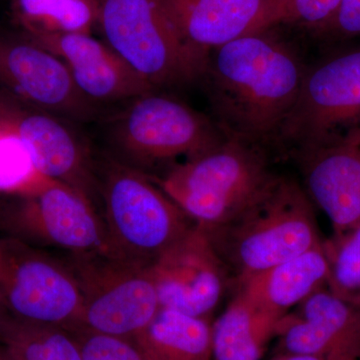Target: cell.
Masks as SVG:
<instances>
[{
  "label": "cell",
  "mask_w": 360,
  "mask_h": 360,
  "mask_svg": "<svg viewBox=\"0 0 360 360\" xmlns=\"http://www.w3.org/2000/svg\"><path fill=\"white\" fill-rule=\"evenodd\" d=\"M104 120L106 155L148 176L153 170L174 167L179 158L210 150L226 137L217 122L163 90L135 97Z\"/></svg>",
  "instance_id": "obj_3"
},
{
  "label": "cell",
  "mask_w": 360,
  "mask_h": 360,
  "mask_svg": "<svg viewBox=\"0 0 360 360\" xmlns=\"http://www.w3.org/2000/svg\"><path fill=\"white\" fill-rule=\"evenodd\" d=\"M0 89L77 124L105 111L78 90L60 58L21 32H0Z\"/></svg>",
  "instance_id": "obj_12"
},
{
  "label": "cell",
  "mask_w": 360,
  "mask_h": 360,
  "mask_svg": "<svg viewBox=\"0 0 360 360\" xmlns=\"http://www.w3.org/2000/svg\"><path fill=\"white\" fill-rule=\"evenodd\" d=\"M61 257L82 292L79 319L73 330L134 340L160 311L149 264L103 253Z\"/></svg>",
  "instance_id": "obj_8"
},
{
  "label": "cell",
  "mask_w": 360,
  "mask_h": 360,
  "mask_svg": "<svg viewBox=\"0 0 360 360\" xmlns=\"http://www.w3.org/2000/svg\"><path fill=\"white\" fill-rule=\"evenodd\" d=\"M319 32L342 37L360 34V0H342L333 18Z\"/></svg>",
  "instance_id": "obj_26"
},
{
  "label": "cell",
  "mask_w": 360,
  "mask_h": 360,
  "mask_svg": "<svg viewBox=\"0 0 360 360\" xmlns=\"http://www.w3.org/2000/svg\"><path fill=\"white\" fill-rule=\"evenodd\" d=\"M271 0H156L187 44L205 53L266 30Z\"/></svg>",
  "instance_id": "obj_17"
},
{
  "label": "cell",
  "mask_w": 360,
  "mask_h": 360,
  "mask_svg": "<svg viewBox=\"0 0 360 360\" xmlns=\"http://www.w3.org/2000/svg\"><path fill=\"white\" fill-rule=\"evenodd\" d=\"M276 176L259 146L226 136L153 179L194 224L210 231L240 214Z\"/></svg>",
  "instance_id": "obj_4"
},
{
  "label": "cell",
  "mask_w": 360,
  "mask_h": 360,
  "mask_svg": "<svg viewBox=\"0 0 360 360\" xmlns=\"http://www.w3.org/2000/svg\"><path fill=\"white\" fill-rule=\"evenodd\" d=\"M0 296L14 316L68 330L77 328L82 292L63 257L1 234Z\"/></svg>",
  "instance_id": "obj_11"
},
{
  "label": "cell",
  "mask_w": 360,
  "mask_h": 360,
  "mask_svg": "<svg viewBox=\"0 0 360 360\" xmlns=\"http://www.w3.org/2000/svg\"><path fill=\"white\" fill-rule=\"evenodd\" d=\"M11 314L7 309L6 303H4V300H2L1 296H0V319H4L6 314Z\"/></svg>",
  "instance_id": "obj_29"
},
{
  "label": "cell",
  "mask_w": 360,
  "mask_h": 360,
  "mask_svg": "<svg viewBox=\"0 0 360 360\" xmlns=\"http://www.w3.org/2000/svg\"><path fill=\"white\" fill-rule=\"evenodd\" d=\"M148 360H212V322L167 309L134 338Z\"/></svg>",
  "instance_id": "obj_19"
},
{
  "label": "cell",
  "mask_w": 360,
  "mask_h": 360,
  "mask_svg": "<svg viewBox=\"0 0 360 360\" xmlns=\"http://www.w3.org/2000/svg\"><path fill=\"white\" fill-rule=\"evenodd\" d=\"M161 309L210 319L224 293L227 269L200 225L149 264Z\"/></svg>",
  "instance_id": "obj_13"
},
{
  "label": "cell",
  "mask_w": 360,
  "mask_h": 360,
  "mask_svg": "<svg viewBox=\"0 0 360 360\" xmlns=\"http://www.w3.org/2000/svg\"><path fill=\"white\" fill-rule=\"evenodd\" d=\"M329 264L324 243L292 259L238 281L260 323L274 336L277 323L314 291L328 284Z\"/></svg>",
  "instance_id": "obj_18"
},
{
  "label": "cell",
  "mask_w": 360,
  "mask_h": 360,
  "mask_svg": "<svg viewBox=\"0 0 360 360\" xmlns=\"http://www.w3.org/2000/svg\"><path fill=\"white\" fill-rule=\"evenodd\" d=\"M326 360H360L359 356L354 354H336L326 357Z\"/></svg>",
  "instance_id": "obj_28"
},
{
  "label": "cell",
  "mask_w": 360,
  "mask_h": 360,
  "mask_svg": "<svg viewBox=\"0 0 360 360\" xmlns=\"http://www.w3.org/2000/svg\"><path fill=\"white\" fill-rule=\"evenodd\" d=\"M281 354H350L360 359V307L328 290L314 291L277 323Z\"/></svg>",
  "instance_id": "obj_15"
},
{
  "label": "cell",
  "mask_w": 360,
  "mask_h": 360,
  "mask_svg": "<svg viewBox=\"0 0 360 360\" xmlns=\"http://www.w3.org/2000/svg\"><path fill=\"white\" fill-rule=\"evenodd\" d=\"M0 360H14L13 357L11 356L4 347L0 345Z\"/></svg>",
  "instance_id": "obj_30"
},
{
  "label": "cell",
  "mask_w": 360,
  "mask_h": 360,
  "mask_svg": "<svg viewBox=\"0 0 360 360\" xmlns=\"http://www.w3.org/2000/svg\"><path fill=\"white\" fill-rule=\"evenodd\" d=\"M99 213L115 257L150 264L194 222L155 180L110 156L98 158Z\"/></svg>",
  "instance_id": "obj_5"
},
{
  "label": "cell",
  "mask_w": 360,
  "mask_h": 360,
  "mask_svg": "<svg viewBox=\"0 0 360 360\" xmlns=\"http://www.w3.org/2000/svg\"><path fill=\"white\" fill-rule=\"evenodd\" d=\"M205 231L238 281L323 243L307 191L295 180L281 176L274 177L238 217Z\"/></svg>",
  "instance_id": "obj_2"
},
{
  "label": "cell",
  "mask_w": 360,
  "mask_h": 360,
  "mask_svg": "<svg viewBox=\"0 0 360 360\" xmlns=\"http://www.w3.org/2000/svg\"><path fill=\"white\" fill-rule=\"evenodd\" d=\"M71 333L77 338L84 360H148L134 340L85 329Z\"/></svg>",
  "instance_id": "obj_25"
},
{
  "label": "cell",
  "mask_w": 360,
  "mask_h": 360,
  "mask_svg": "<svg viewBox=\"0 0 360 360\" xmlns=\"http://www.w3.org/2000/svg\"><path fill=\"white\" fill-rule=\"evenodd\" d=\"M342 0H271L266 30L281 23H300L319 30L328 22Z\"/></svg>",
  "instance_id": "obj_24"
},
{
  "label": "cell",
  "mask_w": 360,
  "mask_h": 360,
  "mask_svg": "<svg viewBox=\"0 0 360 360\" xmlns=\"http://www.w3.org/2000/svg\"><path fill=\"white\" fill-rule=\"evenodd\" d=\"M0 234L61 255H115L91 203L66 184L37 172L25 186L0 194Z\"/></svg>",
  "instance_id": "obj_6"
},
{
  "label": "cell",
  "mask_w": 360,
  "mask_h": 360,
  "mask_svg": "<svg viewBox=\"0 0 360 360\" xmlns=\"http://www.w3.org/2000/svg\"><path fill=\"white\" fill-rule=\"evenodd\" d=\"M329 274L328 288L360 307V225L324 243Z\"/></svg>",
  "instance_id": "obj_23"
},
{
  "label": "cell",
  "mask_w": 360,
  "mask_h": 360,
  "mask_svg": "<svg viewBox=\"0 0 360 360\" xmlns=\"http://www.w3.org/2000/svg\"><path fill=\"white\" fill-rule=\"evenodd\" d=\"M272 360H326V357L321 355L281 354Z\"/></svg>",
  "instance_id": "obj_27"
},
{
  "label": "cell",
  "mask_w": 360,
  "mask_h": 360,
  "mask_svg": "<svg viewBox=\"0 0 360 360\" xmlns=\"http://www.w3.org/2000/svg\"><path fill=\"white\" fill-rule=\"evenodd\" d=\"M11 11L30 37L91 34L98 25V0H11Z\"/></svg>",
  "instance_id": "obj_20"
},
{
  "label": "cell",
  "mask_w": 360,
  "mask_h": 360,
  "mask_svg": "<svg viewBox=\"0 0 360 360\" xmlns=\"http://www.w3.org/2000/svg\"><path fill=\"white\" fill-rule=\"evenodd\" d=\"M97 28L106 42L155 89L200 82L210 53L187 44L156 0H98Z\"/></svg>",
  "instance_id": "obj_7"
},
{
  "label": "cell",
  "mask_w": 360,
  "mask_h": 360,
  "mask_svg": "<svg viewBox=\"0 0 360 360\" xmlns=\"http://www.w3.org/2000/svg\"><path fill=\"white\" fill-rule=\"evenodd\" d=\"M272 336L238 292L212 322V360H260Z\"/></svg>",
  "instance_id": "obj_22"
},
{
  "label": "cell",
  "mask_w": 360,
  "mask_h": 360,
  "mask_svg": "<svg viewBox=\"0 0 360 360\" xmlns=\"http://www.w3.org/2000/svg\"><path fill=\"white\" fill-rule=\"evenodd\" d=\"M0 345L14 360H84L71 331L11 314L0 319Z\"/></svg>",
  "instance_id": "obj_21"
},
{
  "label": "cell",
  "mask_w": 360,
  "mask_h": 360,
  "mask_svg": "<svg viewBox=\"0 0 360 360\" xmlns=\"http://www.w3.org/2000/svg\"><path fill=\"white\" fill-rule=\"evenodd\" d=\"M30 39L60 58L78 90L104 110L106 106H120L151 90H158L104 40L94 39L91 34L73 33Z\"/></svg>",
  "instance_id": "obj_14"
},
{
  "label": "cell",
  "mask_w": 360,
  "mask_h": 360,
  "mask_svg": "<svg viewBox=\"0 0 360 360\" xmlns=\"http://www.w3.org/2000/svg\"><path fill=\"white\" fill-rule=\"evenodd\" d=\"M304 75L295 52L264 32L210 51L201 80L224 134L259 146L276 137Z\"/></svg>",
  "instance_id": "obj_1"
},
{
  "label": "cell",
  "mask_w": 360,
  "mask_h": 360,
  "mask_svg": "<svg viewBox=\"0 0 360 360\" xmlns=\"http://www.w3.org/2000/svg\"><path fill=\"white\" fill-rule=\"evenodd\" d=\"M1 191H4V182H2L1 176H0V193H1Z\"/></svg>",
  "instance_id": "obj_31"
},
{
  "label": "cell",
  "mask_w": 360,
  "mask_h": 360,
  "mask_svg": "<svg viewBox=\"0 0 360 360\" xmlns=\"http://www.w3.org/2000/svg\"><path fill=\"white\" fill-rule=\"evenodd\" d=\"M78 125L0 89V129L20 142L32 169L75 189L99 212L98 158Z\"/></svg>",
  "instance_id": "obj_10"
},
{
  "label": "cell",
  "mask_w": 360,
  "mask_h": 360,
  "mask_svg": "<svg viewBox=\"0 0 360 360\" xmlns=\"http://www.w3.org/2000/svg\"><path fill=\"white\" fill-rule=\"evenodd\" d=\"M360 134V49L305 71L297 98L274 139L297 155Z\"/></svg>",
  "instance_id": "obj_9"
},
{
  "label": "cell",
  "mask_w": 360,
  "mask_h": 360,
  "mask_svg": "<svg viewBox=\"0 0 360 360\" xmlns=\"http://www.w3.org/2000/svg\"><path fill=\"white\" fill-rule=\"evenodd\" d=\"M310 200L326 213L335 234L360 225V146L354 141L298 155Z\"/></svg>",
  "instance_id": "obj_16"
}]
</instances>
